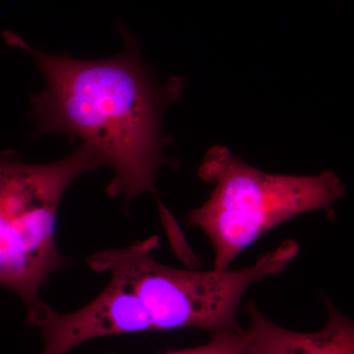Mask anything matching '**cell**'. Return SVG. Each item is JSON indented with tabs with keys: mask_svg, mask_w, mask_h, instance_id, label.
<instances>
[{
	"mask_svg": "<svg viewBox=\"0 0 354 354\" xmlns=\"http://www.w3.org/2000/svg\"><path fill=\"white\" fill-rule=\"evenodd\" d=\"M199 176L213 190L206 202L188 212L186 223L208 237L216 271L230 269L245 249L274 228L304 214L329 209L346 193L334 171L269 174L221 146L206 153Z\"/></svg>",
	"mask_w": 354,
	"mask_h": 354,
	"instance_id": "3957f363",
	"label": "cell"
},
{
	"mask_svg": "<svg viewBox=\"0 0 354 354\" xmlns=\"http://www.w3.org/2000/svg\"><path fill=\"white\" fill-rule=\"evenodd\" d=\"M328 321L322 330L300 333L285 329L266 317L257 305H247L250 318L244 330L249 354H354V323L324 297Z\"/></svg>",
	"mask_w": 354,
	"mask_h": 354,
	"instance_id": "5b68a950",
	"label": "cell"
},
{
	"mask_svg": "<svg viewBox=\"0 0 354 354\" xmlns=\"http://www.w3.org/2000/svg\"><path fill=\"white\" fill-rule=\"evenodd\" d=\"M118 30L124 50L106 59L48 55L12 34L9 41L31 53L46 80V88L32 97L35 134L80 139L113 169L114 177L106 189L109 196L123 198L128 205L152 193L162 209L156 183L160 169L171 165L162 132L171 94L153 84L134 37L120 25Z\"/></svg>",
	"mask_w": 354,
	"mask_h": 354,
	"instance_id": "6da1fadb",
	"label": "cell"
},
{
	"mask_svg": "<svg viewBox=\"0 0 354 354\" xmlns=\"http://www.w3.org/2000/svg\"><path fill=\"white\" fill-rule=\"evenodd\" d=\"M102 165L84 144L48 164L0 155V286L20 297L28 317L43 307L39 291L51 274L66 266L57 242L60 202L77 178Z\"/></svg>",
	"mask_w": 354,
	"mask_h": 354,
	"instance_id": "277c9868",
	"label": "cell"
},
{
	"mask_svg": "<svg viewBox=\"0 0 354 354\" xmlns=\"http://www.w3.org/2000/svg\"><path fill=\"white\" fill-rule=\"evenodd\" d=\"M207 344L165 354H249L245 333L242 328L209 334Z\"/></svg>",
	"mask_w": 354,
	"mask_h": 354,
	"instance_id": "8992f818",
	"label": "cell"
},
{
	"mask_svg": "<svg viewBox=\"0 0 354 354\" xmlns=\"http://www.w3.org/2000/svg\"><path fill=\"white\" fill-rule=\"evenodd\" d=\"M158 235L91 256V269L106 272L138 299L151 330L198 328L212 333L241 328L237 314L250 286L285 271L300 252L288 239L252 265L225 271L178 269L158 262Z\"/></svg>",
	"mask_w": 354,
	"mask_h": 354,
	"instance_id": "7a4b0ae2",
	"label": "cell"
}]
</instances>
